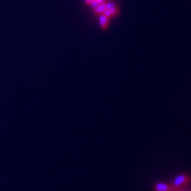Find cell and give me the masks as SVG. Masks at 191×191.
<instances>
[{"label": "cell", "instance_id": "6da1fadb", "mask_svg": "<svg viewBox=\"0 0 191 191\" xmlns=\"http://www.w3.org/2000/svg\"><path fill=\"white\" fill-rule=\"evenodd\" d=\"M191 183V178L187 174H182L177 176L171 183L176 189H183L185 187L189 186Z\"/></svg>", "mask_w": 191, "mask_h": 191}, {"label": "cell", "instance_id": "7a4b0ae2", "mask_svg": "<svg viewBox=\"0 0 191 191\" xmlns=\"http://www.w3.org/2000/svg\"><path fill=\"white\" fill-rule=\"evenodd\" d=\"M154 190L155 191H178L179 189H176L173 185L170 183H157L154 186Z\"/></svg>", "mask_w": 191, "mask_h": 191}, {"label": "cell", "instance_id": "3957f363", "mask_svg": "<svg viewBox=\"0 0 191 191\" xmlns=\"http://www.w3.org/2000/svg\"><path fill=\"white\" fill-rule=\"evenodd\" d=\"M109 19L108 18H107L105 15H104L103 14L102 15H100L99 17V22H100V26L101 29L103 30H106L108 26V24H109Z\"/></svg>", "mask_w": 191, "mask_h": 191}, {"label": "cell", "instance_id": "277c9868", "mask_svg": "<svg viewBox=\"0 0 191 191\" xmlns=\"http://www.w3.org/2000/svg\"><path fill=\"white\" fill-rule=\"evenodd\" d=\"M106 10V7H105V4H104V3H100L97 7H95L93 9V11H94L95 14H97V15H102L104 13V11Z\"/></svg>", "mask_w": 191, "mask_h": 191}, {"label": "cell", "instance_id": "5b68a950", "mask_svg": "<svg viewBox=\"0 0 191 191\" xmlns=\"http://www.w3.org/2000/svg\"><path fill=\"white\" fill-rule=\"evenodd\" d=\"M104 4H105L106 9H107V10H110V9L117 7V5H116V2H112V1H106V2H104Z\"/></svg>", "mask_w": 191, "mask_h": 191}, {"label": "cell", "instance_id": "8992f818", "mask_svg": "<svg viewBox=\"0 0 191 191\" xmlns=\"http://www.w3.org/2000/svg\"><path fill=\"white\" fill-rule=\"evenodd\" d=\"M109 11H110V12H111V14L112 15V17H113V16H115V15H118L120 10H119L118 7H114V8L110 9Z\"/></svg>", "mask_w": 191, "mask_h": 191}, {"label": "cell", "instance_id": "52a82bcc", "mask_svg": "<svg viewBox=\"0 0 191 191\" xmlns=\"http://www.w3.org/2000/svg\"><path fill=\"white\" fill-rule=\"evenodd\" d=\"M103 15H105L106 17L108 18H111L112 17V14H111V12H110L109 10H107V9H106L105 11H104Z\"/></svg>", "mask_w": 191, "mask_h": 191}, {"label": "cell", "instance_id": "ba28073f", "mask_svg": "<svg viewBox=\"0 0 191 191\" xmlns=\"http://www.w3.org/2000/svg\"><path fill=\"white\" fill-rule=\"evenodd\" d=\"M100 3L98 2H97V1H96V0H94V1H93V2H92L90 3V4L88 5V6H89V7H91V8H92V9H94L95 7H97V6H98V5H99Z\"/></svg>", "mask_w": 191, "mask_h": 191}, {"label": "cell", "instance_id": "9c48e42d", "mask_svg": "<svg viewBox=\"0 0 191 191\" xmlns=\"http://www.w3.org/2000/svg\"><path fill=\"white\" fill-rule=\"evenodd\" d=\"M94 0H84V3H86L87 5H89L92 2H93Z\"/></svg>", "mask_w": 191, "mask_h": 191}, {"label": "cell", "instance_id": "30bf717a", "mask_svg": "<svg viewBox=\"0 0 191 191\" xmlns=\"http://www.w3.org/2000/svg\"><path fill=\"white\" fill-rule=\"evenodd\" d=\"M96 1H97L99 3H104V2H105L107 0H96Z\"/></svg>", "mask_w": 191, "mask_h": 191}, {"label": "cell", "instance_id": "8fae6325", "mask_svg": "<svg viewBox=\"0 0 191 191\" xmlns=\"http://www.w3.org/2000/svg\"><path fill=\"white\" fill-rule=\"evenodd\" d=\"M178 191H186V190H185L184 189H179V190H178Z\"/></svg>", "mask_w": 191, "mask_h": 191}]
</instances>
